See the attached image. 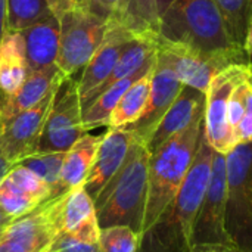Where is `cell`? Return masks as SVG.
Returning a JSON list of instances; mask_svg holds the SVG:
<instances>
[{"label":"cell","instance_id":"6da1fadb","mask_svg":"<svg viewBox=\"0 0 252 252\" xmlns=\"http://www.w3.org/2000/svg\"><path fill=\"white\" fill-rule=\"evenodd\" d=\"M158 43L182 46L208 55L251 65V56L229 35L224 18L214 0H174L159 16Z\"/></svg>","mask_w":252,"mask_h":252},{"label":"cell","instance_id":"7a4b0ae2","mask_svg":"<svg viewBox=\"0 0 252 252\" xmlns=\"http://www.w3.org/2000/svg\"><path fill=\"white\" fill-rule=\"evenodd\" d=\"M202 124L204 112L199 114L189 127L168 139L151 154L148 174V201L142 236L157 224L161 216L176 199V195L195 158Z\"/></svg>","mask_w":252,"mask_h":252},{"label":"cell","instance_id":"3957f363","mask_svg":"<svg viewBox=\"0 0 252 252\" xmlns=\"http://www.w3.org/2000/svg\"><path fill=\"white\" fill-rule=\"evenodd\" d=\"M149 158L151 152L146 145L134 139L124 164L94 201L100 229L128 226L142 235L148 201Z\"/></svg>","mask_w":252,"mask_h":252},{"label":"cell","instance_id":"277c9868","mask_svg":"<svg viewBox=\"0 0 252 252\" xmlns=\"http://www.w3.org/2000/svg\"><path fill=\"white\" fill-rule=\"evenodd\" d=\"M226 230L233 245L252 250V142L226 155Z\"/></svg>","mask_w":252,"mask_h":252},{"label":"cell","instance_id":"5b68a950","mask_svg":"<svg viewBox=\"0 0 252 252\" xmlns=\"http://www.w3.org/2000/svg\"><path fill=\"white\" fill-rule=\"evenodd\" d=\"M214 152L216 151L210 146L202 128L192 165L176 195V199L159 219L161 221L174 227L182 235L192 252H195L192 242L193 227L211 179Z\"/></svg>","mask_w":252,"mask_h":252},{"label":"cell","instance_id":"8992f818","mask_svg":"<svg viewBox=\"0 0 252 252\" xmlns=\"http://www.w3.org/2000/svg\"><path fill=\"white\" fill-rule=\"evenodd\" d=\"M59 55L58 66L65 75L83 69L102 44L109 22L92 13L86 4L66 10L59 18Z\"/></svg>","mask_w":252,"mask_h":252},{"label":"cell","instance_id":"52a82bcc","mask_svg":"<svg viewBox=\"0 0 252 252\" xmlns=\"http://www.w3.org/2000/svg\"><path fill=\"white\" fill-rule=\"evenodd\" d=\"M84 133L77 81L72 75H63L47 111L37 154L66 152Z\"/></svg>","mask_w":252,"mask_h":252},{"label":"cell","instance_id":"ba28073f","mask_svg":"<svg viewBox=\"0 0 252 252\" xmlns=\"http://www.w3.org/2000/svg\"><path fill=\"white\" fill-rule=\"evenodd\" d=\"M252 74L251 65H230L217 72L205 94L204 134L210 146L227 155L238 143L235 131L227 121V103L235 87Z\"/></svg>","mask_w":252,"mask_h":252},{"label":"cell","instance_id":"9c48e42d","mask_svg":"<svg viewBox=\"0 0 252 252\" xmlns=\"http://www.w3.org/2000/svg\"><path fill=\"white\" fill-rule=\"evenodd\" d=\"M226 205H227V168L226 155L214 152L211 179L199 214L193 227L195 252L205 248L232 244L226 230Z\"/></svg>","mask_w":252,"mask_h":252},{"label":"cell","instance_id":"30bf717a","mask_svg":"<svg viewBox=\"0 0 252 252\" xmlns=\"http://www.w3.org/2000/svg\"><path fill=\"white\" fill-rule=\"evenodd\" d=\"M63 195L47 199L27 214L12 220L3 229L0 238L19 242L31 252H50L62 233L61 207Z\"/></svg>","mask_w":252,"mask_h":252},{"label":"cell","instance_id":"8fae6325","mask_svg":"<svg viewBox=\"0 0 252 252\" xmlns=\"http://www.w3.org/2000/svg\"><path fill=\"white\" fill-rule=\"evenodd\" d=\"M56 87L32 108L22 111L0 124V151L13 165L24 158L37 154L46 115Z\"/></svg>","mask_w":252,"mask_h":252},{"label":"cell","instance_id":"7c38bea8","mask_svg":"<svg viewBox=\"0 0 252 252\" xmlns=\"http://www.w3.org/2000/svg\"><path fill=\"white\" fill-rule=\"evenodd\" d=\"M183 86L185 84L177 78L174 71L157 55L151 78V93L148 105L140 118L126 127V130H128L136 140L146 143L164 114L179 96Z\"/></svg>","mask_w":252,"mask_h":252},{"label":"cell","instance_id":"4fadbf2b","mask_svg":"<svg viewBox=\"0 0 252 252\" xmlns=\"http://www.w3.org/2000/svg\"><path fill=\"white\" fill-rule=\"evenodd\" d=\"M157 55L174 71L177 78L207 94L213 77L230 65H239L230 58L208 56L182 46L158 43Z\"/></svg>","mask_w":252,"mask_h":252},{"label":"cell","instance_id":"5bb4252c","mask_svg":"<svg viewBox=\"0 0 252 252\" xmlns=\"http://www.w3.org/2000/svg\"><path fill=\"white\" fill-rule=\"evenodd\" d=\"M133 142L134 137L128 130L108 127L96 152L92 170L83 185L93 202L124 164Z\"/></svg>","mask_w":252,"mask_h":252},{"label":"cell","instance_id":"9a60e30c","mask_svg":"<svg viewBox=\"0 0 252 252\" xmlns=\"http://www.w3.org/2000/svg\"><path fill=\"white\" fill-rule=\"evenodd\" d=\"M133 38L134 35L130 31L115 22H109L102 44L83 68V74L77 81L80 102L109 78L120 59V55Z\"/></svg>","mask_w":252,"mask_h":252},{"label":"cell","instance_id":"2e32d148","mask_svg":"<svg viewBox=\"0 0 252 252\" xmlns=\"http://www.w3.org/2000/svg\"><path fill=\"white\" fill-rule=\"evenodd\" d=\"M204 111H205V93L185 84L179 96L173 102V105L164 114L157 128L145 143L148 151L151 154L157 151L168 139H171L173 136L179 134L186 127H189L190 123Z\"/></svg>","mask_w":252,"mask_h":252},{"label":"cell","instance_id":"e0dca14e","mask_svg":"<svg viewBox=\"0 0 252 252\" xmlns=\"http://www.w3.org/2000/svg\"><path fill=\"white\" fill-rule=\"evenodd\" d=\"M21 34L25 44V56L30 71L58 65L61 24L53 13L22 30Z\"/></svg>","mask_w":252,"mask_h":252},{"label":"cell","instance_id":"ac0fdd59","mask_svg":"<svg viewBox=\"0 0 252 252\" xmlns=\"http://www.w3.org/2000/svg\"><path fill=\"white\" fill-rule=\"evenodd\" d=\"M63 75L65 74L58 65L38 71H30L19 89L0 102V124L37 105L53 87L58 86Z\"/></svg>","mask_w":252,"mask_h":252},{"label":"cell","instance_id":"d6986e66","mask_svg":"<svg viewBox=\"0 0 252 252\" xmlns=\"http://www.w3.org/2000/svg\"><path fill=\"white\" fill-rule=\"evenodd\" d=\"M28 72L22 34L7 30L0 41V102L19 89Z\"/></svg>","mask_w":252,"mask_h":252},{"label":"cell","instance_id":"ffe728a7","mask_svg":"<svg viewBox=\"0 0 252 252\" xmlns=\"http://www.w3.org/2000/svg\"><path fill=\"white\" fill-rule=\"evenodd\" d=\"M155 59H157V53L152 58H149L146 61V63L142 68H139L134 74H131L123 80H118L117 83L106 87L86 109H83V126H84L86 131L93 130L96 127H102V126L108 127L111 114L115 109V106L118 105L123 94L130 89V86L133 83H136L139 78H142L145 74H148L154 68Z\"/></svg>","mask_w":252,"mask_h":252},{"label":"cell","instance_id":"44dd1931","mask_svg":"<svg viewBox=\"0 0 252 252\" xmlns=\"http://www.w3.org/2000/svg\"><path fill=\"white\" fill-rule=\"evenodd\" d=\"M103 134L93 136L84 133L66 152L61 170V185L65 190L84 185Z\"/></svg>","mask_w":252,"mask_h":252},{"label":"cell","instance_id":"7402d4cb","mask_svg":"<svg viewBox=\"0 0 252 252\" xmlns=\"http://www.w3.org/2000/svg\"><path fill=\"white\" fill-rule=\"evenodd\" d=\"M157 49H158V38H154V37H134L124 47V50L120 55V59H118L112 74L109 75V78L100 87H97L94 92H92L89 96H86L80 102L81 109H86L106 87L117 83L118 80H123V78L134 74L139 68H142L146 63V61L157 53Z\"/></svg>","mask_w":252,"mask_h":252},{"label":"cell","instance_id":"603a6c76","mask_svg":"<svg viewBox=\"0 0 252 252\" xmlns=\"http://www.w3.org/2000/svg\"><path fill=\"white\" fill-rule=\"evenodd\" d=\"M109 22L121 25L134 37L158 38L159 15L155 0H121Z\"/></svg>","mask_w":252,"mask_h":252},{"label":"cell","instance_id":"cb8c5ba5","mask_svg":"<svg viewBox=\"0 0 252 252\" xmlns=\"http://www.w3.org/2000/svg\"><path fill=\"white\" fill-rule=\"evenodd\" d=\"M155 66V65H154ZM154 68L130 86V89L123 94L118 105L111 114L108 127L111 128H126L136 123L143 114L151 93V78Z\"/></svg>","mask_w":252,"mask_h":252},{"label":"cell","instance_id":"d4e9b609","mask_svg":"<svg viewBox=\"0 0 252 252\" xmlns=\"http://www.w3.org/2000/svg\"><path fill=\"white\" fill-rule=\"evenodd\" d=\"M94 217H96L94 202L89 196L83 185L69 189L62 196V207H61L62 233L77 230Z\"/></svg>","mask_w":252,"mask_h":252},{"label":"cell","instance_id":"484cf974","mask_svg":"<svg viewBox=\"0 0 252 252\" xmlns=\"http://www.w3.org/2000/svg\"><path fill=\"white\" fill-rule=\"evenodd\" d=\"M65 152H47V154H34L22 161L16 162L22 167H27L43 179L52 188V198L66 193L61 185V170L63 164Z\"/></svg>","mask_w":252,"mask_h":252},{"label":"cell","instance_id":"4316f807","mask_svg":"<svg viewBox=\"0 0 252 252\" xmlns=\"http://www.w3.org/2000/svg\"><path fill=\"white\" fill-rule=\"evenodd\" d=\"M52 13L47 0H7L6 27L10 31H22Z\"/></svg>","mask_w":252,"mask_h":252},{"label":"cell","instance_id":"83f0119b","mask_svg":"<svg viewBox=\"0 0 252 252\" xmlns=\"http://www.w3.org/2000/svg\"><path fill=\"white\" fill-rule=\"evenodd\" d=\"M224 18L229 35L232 40L244 47L248 22L251 16L252 0H214Z\"/></svg>","mask_w":252,"mask_h":252},{"label":"cell","instance_id":"f1b7e54d","mask_svg":"<svg viewBox=\"0 0 252 252\" xmlns=\"http://www.w3.org/2000/svg\"><path fill=\"white\" fill-rule=\"evenodd\" d=\"M142 235L128 226H111L100 229V252H140Z\"/></svg>","mask_w":252,"mask_h":252},{"label":"cell","instance_id":"f546056e","mask_svg":"<svg viewBox=\"0 0 252 252\" xmlns=\"http://www.w3.org/2000/svg\"><path fill=\"white\" fill-rule=\"evenodd\" d=\"M40 205L32 196L15 185L7 176L0 179V207L13 220Z\"/></svg>","mask_w":252,"mask_h":252},{"label":"cell","instance_id":"4dcf8cb0","mask_svg":"<svg viewBox=\"0 0 252 252\" xmlns=\"http://www.w3.org/2000/svg\"><path fill=\"white\" fill-rule=\"evenodd\" d=\"M251 77L252 74L250 77H247L245 80H242L235 87V90L230 94L229 103H227V121H229V126L233 128V131L238 127V124L241 123V120L244 117V112H245L247 89H248V81H250Z\"/></svg>","mask_w":252,"mask_h":252},{"label":"cell","instance_id":"1f68e13d","mask_svg":"<svg viewBox=\"0 0 252 252\" xmlns=\"http://www.w3.org/2000/svg\"><path fill=\"white\" fill-rule=\"evenodd\" d=\"M235 139L238 145L252 142V77L248 81V89H247L245 112L241 123L235 128Z\"/></svg>","mask_w":252,"mask_h":252},{"label":"cell","instance_id":"d6a6232c","mask_svg":"<svg viewBox=\"0 0 252 252\" xmlns=\"http://www.w3.org/2000/svg\"><path fill=\"white\" fill-rule=\"evenodd\" d=\"M120 1L121 0H87L86 7L96 16L109 22L117 13Z\"/></svg>","mask_w":252,"mask_h":252},{"label":"cell","instance_id":"836d02e7","mask_svg":"<svg viewBox=\"0 0 252 252\" xmlns=\"http://www.w3.org/2000/svg\"><path fill=\"white\" fill-rule=\"evenodd\" d=\"M86 1L87 0H47L52 12L56 18H59L61 15H63L66 10L72 9V7L86 4Z\"/></svg>","mask_w":252,"mask_h":252},{"label":"cell","instance_id":"e575fe53","mask_svg":"<svg viewBox=\"0 0 252 252\" xmlns=\"http://www.w3.org/2000/svg\"><path fill=\"white\" fill-rule=\"evenodd\" d=\"M0 252H31L28 251L24 245H21L19 242L15 241H9V239H3L0 238Z\"/></svg>","mask_w":252,"mask_h":252},{"label":"cell","instance_id":"d590c367","mask_svg":"<svg viewBox=\"0 0 252 252\" xmlns=\"http://www.w3.org/2000/svg\"><path fill=\"white\" fill-rule=\"evenodd\" d=\"M6 19H7V0H0V41L4 32L7 31Z\"/></svg>","mask_w":252,"mask_h":252},{"label":"cell","instance_id":"8d00e7d4","mask_svg":"<svg viewBox=\"0 0 252 252\" xmlns=\"http://www.w3.org/2000/svg\"><path fill=\"white\" fill-rule=\"evenodd\" d=\"M214 252H252V250H247V248H241L236 247L233 244H227V245H220V247H214L211 248Z\"/></svg>","mask_w":252,"mask_h":252},{"label":"cell","instance_id":"74e56055","mask_svg":"<svg viewBox=\"0 0 252 252\" xmlns=\"http://www.w3.org/2000/svg\"><path fill=\"white\" fill-rule=\"evenodd\" d=\"M244 49H245V52L252 58V10L251 16H250V22H248V30H247V37H245Z\"/></svg>","mask_w":252,"mask_h":252},{"label":"cell","instance_id":"f35d334b","mask_svg":"<svg viewBox=\"0 0 252 252\" xmlns=\"http://www.w3.org/2000/svg\"><path fill=\"white\" fill-rule=\"evenodd\" d=\"M13 167V164L1 154V151H0V179H3L7 173H9V170Z\"/></svg>","mask_w":252,"mask_h":252},{"label":"cell","instance_id":"ab89813d","mask_svg":"<svg viewBox=\"0 0 252 252\" xmlns=\"http://www.w3.org/2000/svg\"><path fill=\"white\" fill-rule=\"evenodd\" d=\"M174 0H155V4H157V10H158V15L161 16L167 9L168 6L173 3Z\"/></svg>","mask_w":252,"mask_h":252},{"label":"cell","instance_id":"60d3db41","mask_svg":"<svg viewBox=\"0 0 252 252\" xmlns=\"http://www.w3.org/2000/svg\"><path fill=\"white\" fill-rule=\"evenodd\" d=\"M12 217L10 216H7L4 211H3V208L0 207V227H6L7 224H10L12 223Z\"/></svg>","mask_w":252,"mask_h":252},{"label":"cell","instance_id":"b9f144b4","mask_svg":"<svg viewBox=\"0 0 252 252\" xmlns=\"http://www.w3.org/2000/svg\"><path fill=\"white\" fill-rule=\"evenodd\" d=\"M196 252H214L211 248H205V250H199V251H196Z\"/></svg>","mask_w":252,"mask_h":252},{"label":"cell","instance_id":"7bdbcfd3","mask_svg":"<svg viewBox=\"0 0 252 252\" xmlns=\"http://www.w3.org/2000/svg\"><path fill=\"white\" fill-rule=\"evenodd\" d=\"M3 229H4V227H0V235H1V232H3Z\"/></svg>","mask_w":252,"mask_h":252}]
</instances>
